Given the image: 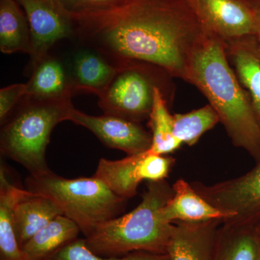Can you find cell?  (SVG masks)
<instances>
[{"instance_id": "6", "label": "cell", "mask_w": 260, "mask_h": 260, "mask_svg": "<svg viewBox=\"0 0 260 260\" xmlns=\"http://www.w3.org/2000/svg\"><path fill=\"white\" fill-rule=\"evenodd\" d=\"M175 160L149 150L117 160L102 158L93 177L102 180L118 196L134 198L143 181L166 180Z\"/></svg>"}, {"instance_id": "28", "label": "cell", "mask_w": 260, "mask_h": 260, "mask_svg": "<svg viewBox=\"0 0 260 260\" xmlns=\"http://www.w3.org/2000/svg\"><path fill=\"white\" fill-rule=\"evenodd\" d=\"M259 13V22H258L257 28H256L255 34L256 37H257L258 42H259V46L260 49V12Z\"/></svg>"}, {"instance_id": "3", "label": "cell", "mask_w": 260, "mask_h": 260, "mask_svg": "<svg viewBox=\"0 0 260 260\" xmlns=\"http://www.w3.org/2000/svg\"><path fill=\"white\" fill-rule=\"evenodd\" d=\"M174 195L167 180L148 181L134 210L99 225L85 245L103 257H118L136 251L167 254L173 223L164 218V208Z\"/></svg>"}, {"instance_id": "24", "label": "cell", "mask_w": 260, "mask_h": 260, "mask_svg": "<svg viewBox=\"0 0 260 260\" xmlns=\"http://www.w3.org/2000/svg\"><path fill=\"white\" fill-rule=\"evenodd\" d=\"M49 260H169L168 254L136 251L118 257H103L92 252L84 239H77L58 251Z\"/></svg>"}, {"instance_id": "5", "label": "cell", "mask_w": 260, "mask_h": 260, "mask_svg": "<svg viewBox=\"0 0 260 260\" xmlns=\"http://www.w3.org/2000/svg\"><path fill=\"white\" fill-rule=\"evenodd\" d=\"M26 190L47 197L88 237L99 225L119 216L126 199L94 177L66 179L49 171L25 179Z\"/></svg>"}, {"instance_id": "17", "label": "cell", "mask_w": 260, "mask_h": 260, "mask_svg": "<svg viewBox=\"0 0 260 260\" xmlns=\"http://www.w3.org/2000/svg\"><path fill=\"white\" fill-rule=\"evenodd\" d=\"M26 85L27 96L39 99H60L74 95L66 62L50 53L31 64Z\"/></svg>"}, {"instance_id": "19", "label": "cell", "mask_w": 260, "mask_h": 260, "mask_svg": "<svg viewBox=\"0 0 260 260\" xmlns=\"http://www.w3.org/2000/svg\"><path fill=\"white\" fill-rule=\"evenodd\" d=\"M0 50L4 54H31L28 18L16 0H0Z\"/></svg>"}, {"instance_id": "8", "label": "cell", "mask_w": 260, "mask_h": 260, "mask_svg": "<svg viewBox=\"0 0 260 260\" xmlns=\"http://www.w3.org/2000/svg\"><path fill=\"white\" fill-rule=\"evenodd\" d=\"M154 87L131 63L124 65L99 95V106L104 114L138 123L150 115Z\"/></svg>"}, {"instance_id": "12", "label": "cell", "mask_w": 260, "mask_h": 260, "mask_svg": "<svg viewBox=\"0 0 260 260\" xmlns=\"http://www.w3.org/2000/svg\"><path fill=\"white\" fill-rule=\"evenodd\" d=\"M224 220L173 223L169 260H213L219 227Z\"/></svg>"}, {"instance_id": "13", "label": "cell", "mask_w": 260, "mask_h": 260, "mask_svg": "<svg viewBox=\"0 0 260 260\" xmlns=\"http://www.w3.org/2000/svg\"><path fill=\"white\" fill-rule=\"evenodd\" d=\"M80 46V49L66 61L73 92L99 96L112 83L119 68L94 49Z\"/></svg>"}, {"instance_id": "26", "label": "cell", "mask_w": 260, "mask_h": 260, "mask_svg": "<svg viewBox=\"0 0 260 260\" xmlns=\"http://www.w3.org/2000/svg\"><path fill=\"white\" fill-rule=\"evenodd\" d=\"M26 95V85L13 84L0 90V122L1 124L9 116L13 109Z\"/></svg>"}, {"instance_id": "1", "label": "cell", "mask_w": 260, "mask_h": 260, "mask_svg": "<svg viewBox=\"0 0 260 260\" xmlns=\"http://www.w3.org/2000/svg\"><path fill=\"white\" fill-rule=\"evenodd\" d=\"M68 15L73 39L117 68L141 61L185 80L195 49L208 32L188 0H125Z\"/></svg>"}, {"instance_id": "16", "label": "cell", "mask_w": 260, "mask_h": 260, "mask_svg": "<svg viewBox=\"0 0 260 260\" xmlns=\"http://www.w3.org/2000/svg\"><path fill=\"white\" fill-rule=\"evenodd\" d=\"M256 221L229 218L219 227L213 260H258Z\"/></svg>"}, {"instance_id": "15", "label": "cell", "mask_w": 260, "mask_h": 260, "mask_svg": "<svg viewBox=\"0 0 260 260\" xmlns=\"http://www.w3.org/2000/svg\"><path fill=\"white\" fill-rule=\"evenodd\" d=\"M62 213L44 195L22 189L13 208V224L20 248L41 229Z\"/></svg>"}, {"instance_id": "4", "label": "cell", "mask_w": 260, "mask_h": 260, "mask_svg": "<svg viewBox=\"0 0 260 260\" xmlns=\"http://www.w3.org/2000/svg\"><path fill=\"white\" fill-rule=\"evenodd\" d=\"M71 95L39 99L25 95L1 124L0 151L37 176L51 171L46 150L56 124L68 121Z\"/></svg>"}, {"instance_id": "9", "label": "cell", "mask_w": 260, "mask_h": 260, "mask_svg": "<svg viewBox=\"0 0 260 260\" xmlns=\"http://www.w3.org/2000/svg\"><path fill=\"white\" fill-rule=\"evenodd\" d=\"M208 31L239 40L255 34L259 13L249 0H188Z\"/></svg>"}, {"instance_id": "14", "label": "cell", "mask_w": 260, "mask_h": 260, "mask_svg": "<svg viewBox=\"0 0 260 260\" xmlns=\"http://www.w3.org/2000/svg\"><path fill=\"white\" fill-rule=\"evenodd\" d=\"M172 187L174 195L164 208V218L169 223H199L233 218L208 203L184 179H178Z\"/></svg>"}, {"instance_id": "2", "label": "cell", "mask_w": 260, "mask_h": 260, "mask_svg": "<svg viewBox=\"0 0 260 260\" xmlns=\"http://www.w3.org/2000/svg\"><path fill=\"white\" fill-rule=\"evenodd\" d=\"M219 38L207 32L195 49L188 81L201 90L235 146L260 160V121L229 66Z\"/></svg>"}, {"instance_id": "22", "label": "cell", "mask_w": 260, "mask_h": 260, "mask_svg": "<svg viewBox=\"0 0 260 260\" xmlns=\"http://www.w3.org/2000/svg\"><path fill=\"white\" fill-rule=\"evenodd\" d=\"M220 122V118L210 104L186 114L173 115V133L181 143L191 146L208 130Z\"/></svg>"}, {"instance_id": "10", "label": "cell", "mask_w": 260, "mask_h": 260, "mask_svg": "<svg viewBox=\"0 0 260 260\" xmlns=\"http://www.w3.org/2000/svg\"><path fill=\"white\" fill-rule=\"evenodd\" d=\"M22 7L31 32V64L48 54L56 43L73 39L70 17L56 0H16Z\"/></svg>"}, {"instance_id": "11", "label": "cell", "mask_w": 260, "mask_h": 260, "mask_svg": "<svg viewBox=\"0 0 260 260\" xmlns=\"http://www.w3.org/2000/svg\"><path fill=\"white\" fill-rule=\"evenodd\" d=\"M68 121L87 128L106 146L122 150L127 155L143 153L151 146V133L138 122L119 116L88 115L73 108Z\"/></svg>"}, {"instance_id": "25", "label": "cell", "mask_w": 260, "mask_h": 260, "mask_svg": "<svg viewBox=\"0 0 260 260\" xmlns=\"http://www.w3.org/2000/svg\"><path fill=\"white\" fill-rule=\"evenodd\" d=\"M125 0H56L61 9L68 14H79L108 9Z\"/></svg>"}, {"instance_id": "30", "label": "cell", "mask_w": 260, "mask_h": 260, "mask_svg": "<svg viewBox=\"0 0 260 260\" xmlns=\"http://www.w3.org/2000/svg\"><path fill=\"white\" fill-rule=\"evenodd\" d=\"M258 260H260V240H259V257H258Z\"/></svg>"}, {"instance_id": "20", "label": "cell", "mask_w": 260, "mask_h": 260, "mask_svg": "<svg viewBox=\"0 0 260 260\" xmlns=\"http://www.w3.org/2000/svg\"><path fill=\"white\" fill-rule=\"evenodd\" d=\"M22 189L12 184L5 167L0 169V260H28L19 246L13 208Z\"/></svg>"}, {"instance_id": "29", "label": "cell", "mask_w": 260, "mask_h": 260, "mask_svg": "<svg viewBox=\"0 0 260 260\" xmlns=\"http://www.w3.org/2000/svg\"><path fill=\"white\" fill-rule=\"evenodd\" d=\"M251 4L254 5V7L256 8V10L260 12V0H256L255 3H251Z\"/></svg>"}, {"instance_id": "21", "label": "cell", "mask_w": 260, "mask_h": 260, "mask_svg": "<svg viewBox=\"0 0 260 260\" xmlns=\"http://www.w3.org/2000/svg\"><path fill=\"white\" fill-rule=\"evenodd\" d=\"M149 126L151 129L150 153L167 155L178 150L182 143L173 133V116L171 115L166 101L158 87L153 88V101L150 111Z\"/></svg>"}, {"instance_id": "23", "label": "cell", "mask_w": 260, "mask_h": 260, "mask_svg": "<svg viewBox=\"0 0 260 260\" xmlns=\"http://www.w3.org/2000/svg\"><path fill=\"white\" fill-rule=\"evenodd\" d=\"M232 51L238 78L249 91L251 104L260 121V54L239 43L234 44Z\"/></svg>"}, {"instance_id": "18", "label": "cell", "mask_w": 260, "mask_h": 260, "mask_svg": "<svg viewBox=\"0 0 260 260\" xmlns=\"http://www.w3.org/2000/svg\"><path fill=\"white\" fill-rule=\"evenodd\" d=\"M80 228L64 215H59L37 232L21 248L28 260H49L64 246L78 239Z\"/></svg>"}, {"instance_id": "27", "label": "cell", "mask_w": 260, "mask_h": 260, "mask_svg": "<svg viewBox=\"0 0 260 260\" xmlns=\"http://www.w3.org/2000/svg\"><path fill=\"white\" fill-rule=\"evenodd\" d=\"M254 228H255L256 235H257V237L259 238L260 240V217L256 220Z\"/></svg>"}, {"instance_id": "7", "label": "cell", "mask_w": 260, "mask_h": 260, "mask_svg": "<svg viewBox=\"0 0 260 260\" xmlns=\"http://www.w3.org/2000/svg\"><path fill=\"white\" fill-rule=\"evenodd\" d=\"M191 184L200 196L217 209L232 215V219L256 221L260 217V160L240 177L210 185L200 181Z\"/></svg>"}]
</instances>
